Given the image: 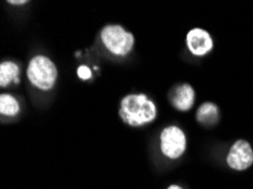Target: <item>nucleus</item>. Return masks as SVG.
I'll use <instances>...</instances> for the list:
<instances>
[{
  "label": "nucleus",
  "mask_w": 253,
  "mask_h": 189,
  "mask_svg": "<svg viewBox=\"0 0 253 189\" xmlns=\"http://www.w3.org/2000/svg\"><path fill=\"white\" fill-rule=\"evenodd\" d=\"M120 115L127 125L140 127L155 120L157 109L145 94H128L122 100Z\"/></svg>",
  "instance_id": "obj_1"
},
{
  "label": "nucleus",
  "mask_w": 253,
  "mask_h": 189,
  "mask_svg": "<svg viewBox=\"0 0 253 189\" xmlns=\"http://www.w3.org/2000/svg\"><path fill=\"white\" fill-rule=\"evenodd\" d=\"M58 72L55 64L45 56H36L30 60L28 78L33 86L42 91L51 90L55 85Z\"/></svg>",
  "instance_id": "obj_2"
},
{
  "label": "nucleus",
  "mask_w": 253,
  "mask_h": 189,
  "mask_svg": "<svg viewBox=\"0 0 253 189\" xmlns=\"http://www.w3.org/2000/svg\"><path fill=\"white\" fill-rule=\"evenodd\" d=\"M101 41L115 56H126L134 47V36L120 25H107L101 31Z\"/></svg>",
  "instance_id": "obj_3"
},
{
  "label": "nucleus",
  "mask_w": 253,
  "mask_h": 189,
  "mask_svg": "<svg viewBox=\"0 0 253 189\" xmlns=\"http://www.w3.org/2000/svg\"><path fill=\"white\" fill-rule=\"evenodd\" d=\"M160 149L168 159H178L186 150L185 134L176 126L167 127L160 134Z\"/></svg>",
  "instance_id": "obj_4"
},
{
  "label": "nucleus",
  "mask_w": 253,
  "mask_h": 189,
  "mask_svg": "<svg viewBox=\"0 0 253 189\" xmlns=\"http://www.w3.org/2000/svg\"><path fill=\"white\" fill-rule=\"evenodd\" d=\"M226 162L233 170H247L253 164V150L251 145L244 140L236 141L229 150Z\"/></svg>",
  "instance_id": "obj_5"
},
{
  "label": "nucleus",
  "mask_w": 253,
  "mask_h": 189,
  "mask_svg": "<svg viewBox=\"0 0 253 189\" xmlns=\"http://www.w3.org/2000/svg\"><path fill=\"white\" fill-rule=\"evenodd\" d=\"M186 45L194 56H205L212 50L213 42L210 34L202 29H193L186 36Z\"/></svg>",
  "instance_id": "obj_6"
},
{
  "label": "nucleus",
  "mask_w": 253,
  "mask_h": 189,
  "mask_svg": "<svg viewBox=\"0 0 253 189\" xmlns=\"http://www.w3.org/2000/svg\"><path fill=\"white\" fill-rule=\"evenodd\" d=\"M195 93L190 84L176 85L169 93V100L176 109L185 113L189 111L194 104Z\"/></svg>",
  "instance_id": "obj_7"
},
{
  "label": "nucleus",
  "mask_w": 253,
  "mask_h": 189,
  "mask_svg": "<svg viewBox=\"0 0 253 189\" xmlns=\"http://www.w3.org/2000/svg\"><path fill=\"white\" fill-rule=\"evenodd\" d=\"M219 113L218 108L212 102H205L197 111V120L205 126H212L217 123Z\"/></svg>",
  "instance_id": "obj_8"
},
{
  "label": "nucleus",
  "mask_w": 253,
  "mask_h": 189,
  "mask_svg": "<svg viewBox=\"0 0 253 189\" xmlns=\"http://www.w3.org/2000/svg\"><path fill=\"white\" fill-rule=\"evenodd\" d=\"M18 74H20V68L13 61H3L0 65V86L6 87L11 82L15 84L20 83Z\"/></svg>",
  "instance_id": "obj_9"
},
{
  "label": "nucleus",
  "mask_w": 253,
  "mask_h": 189,
  "mask_svg": "<svg viewBox=\"0 0 253 189\" xmlns=\"http://www.w3.org/2000/svg\"><path fill=\"white\" fill-rule=\"evenodd\" d=\"M20 111V104L18 101L10 94L0 95V113L3 115L14 117Z\"/></svg>",
  "instance_id": "obj_10"
},
{
  "label": "nucleus",
  "mask_w": 253,
  "mask_h": 189,
  "mask_svg": "<svg viewBox=\"0 0 253 189\" xmlns=\"http://www.w3.org/2000/svg\"><path fill=\"white\" fill-rule=\"evenodd\" d=\"M78 76L83 80H86L91 78V71L86 66H80L78 68Z\"/></svg>",
  "instance_id": "obj_11"
},
{
  "label": "nucleus",
  "mask_w": 253,
  "mask_h": 189,
  "mask_svg": "<svg viewBox=\"0 0 253 189\" xmlns=\"http://www.w3.org/2000/svg\"><path fill=\"white\" fill-rule=\"evenodd\" d=\"M8 3H10V5H25V3H28V1L26 0H22V1H13V0H9Z\"/></svg>",
  "instance_id": "obj_12"
},
{
  "label": "nucleus",
  "mask_w": 253,
  "mask_h": 189,
  "mask_svg": "<svg viewBox=\"0 0 253 189\" xmlns=\"http://www.w3.org/2000/svg\"><path fill=\"white\" fill-rule=\"evenodd\" d=\"M167 189H183V188L181 186H178V185H170Z\"/></svg>",
  "instance_id": "obj_13"
}]
</instances>
